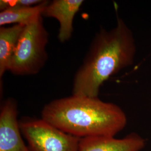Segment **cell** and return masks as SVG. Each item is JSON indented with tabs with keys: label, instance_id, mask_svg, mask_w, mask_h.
<instances>
[{
	"label": "cell",
	"instance_id": "7a4b0ae2",
	"mask_svg": "<svg viewBox=\"0 0 151 151\" xmlns=\"http://www.w3.org/2000/svg\"><path fill=\"white\" fill-rule=\"evenodd\" d=\"M42 118L80 138L115 137L127 123L126 114L118 105L103 101L98 97L75 95L56 99L45 105Z\"/></svg>",
	"mask_w": 151,
	"mask_h": 151
},
{
	"label": "cell",
	"instance_id": "ba28073f",
	"mask_svg": "<svg viewBox=\"0 0 151 151\" xmlns=\"http://www.w3.org/2000/svg\"><path fill=\"white\" fill-rule=\"evenodd\" d=\"M25 25H12L0 28V78L1 80L8 70L11 57L16 49L19 39Z\"/></svg>",
	"mask_w": 151,
	"mask_h": 151
},
{
	"label": "cell",
	"instance_id": "52a82bcc",
	"mask_svg": "<svg viewBox=\"0 0 151 151\" xmlns=\"http://www.w3.org/2000/svg\"><path fill=\"white\" fill-rule=\"evenodd\" d=\"M82 0H54L48 2L42 16L57 20L60 24L58 38L61 43L70 39L73 31V21L83 3Z\"/></svg>",
	"mask_w": 151,
	"mask_h": 151
},
{
	"label": "cell",
	"instance_id": "30bf717a",
	"mask_svg": "<svg viewBox=\"0 0 151 151\" xmlns=\"http://www.w3.org/2000/svg\"><path fill=\"white\" fill-rule=\"evenodd\" d=\"M42 2L43 1L40 0H2L0 1V9L3 11L13 7L34 6Z\"/></svg>",
	"mask_w": 151,
	"mask_h": 151
},
{
	"label": "cell",
	"instance_id": "9c48e42d",
	"mask_svg": "<svg viewBox=\"0 0 151 151\" xmlns=\"http://www.w3.org/2000/svg\"><path fill=\"white\" fill-rule=\"evenodd\" d=\"M49 1H43L37 5L19 7L6 9L0 12V26L9 24L27 25L34 22L42 13Z\"/></svg>",
	"mask_w": 151,
	"mask_h": 151
},
{
	"label": "cell",
	"instance_id": "277c9868",
	"mask_svg": "<svg viewBox=\"0 0 151 151\" xmlns=\"http://www.w3.org/2000/svg\"><path fill=\"white\" fill-rule=\"evenodd\" d=\"M30 151H78L80 139L67 134L41 118L19 120Z\"/></svg>",
	"mask_w": 151,
	"mask_h": 151
},
{
	"label": "cell",
	"instance_id": "3957f363",
	"mask_svg": "<svg viewBox=\"0 0 151 151\" xmlns=\"http://www.w3.org/2000/svg\"><path fill=\"white\" fill-rule=\"evenodd\" d=\"M49 33L43 16L26 25L11 57L7 71L16 76L34 75L43 68L48 60L46 47Z\"/></svg>",
	"mask_w": 151,
	"mask_h": 151
},
{
	"label": "cell",
	"instance_id": "8992f818",
	"mask_svg": "<svg viewBox=\"0 0 151 151\" xmlns=\"http://www.w3.org/2000/svg\"><path fill=\"white\" fill-rule=\"evenodd\" d=\"M146 146V140L132 133L122 139L114 137L93 136L80 139L78 151H140Z\"/></svg>",
	"mask_w": 151,
	"mask_h": 151
},
{
	"label": "cell",
	"instance_id": "5b68a950",
	"mask_svg": "<svg viewBox=\"0 0 151 151\" xmlns=\"http://www.w3.org/2000/svg\"><path fill=\"white\" fill-rule=\"evenodd\" d=\"M22 135L17 103L14 99L9 98L1 106L0 151H30Z\"/></svg>",
	"mask_w": 151,
	"mask_h": 151
},
{
	"label": "cell",
	"instance_id": "6da1fadb",
	"mask_svg": "<svg viewBox=\"0 0 151 151\" xmlns=\"http://www.w3.org/2000/svg\"><path fill=\"white\" fill-rule=\"evenodd\" d=\"M135 52L133 34L121 18L113 29H100L76 72L72 95L98 97L104 82L133 64Z\"/></svg>",
	"mask_w": 151,
	"mask_h": 151
}]
</instances>
